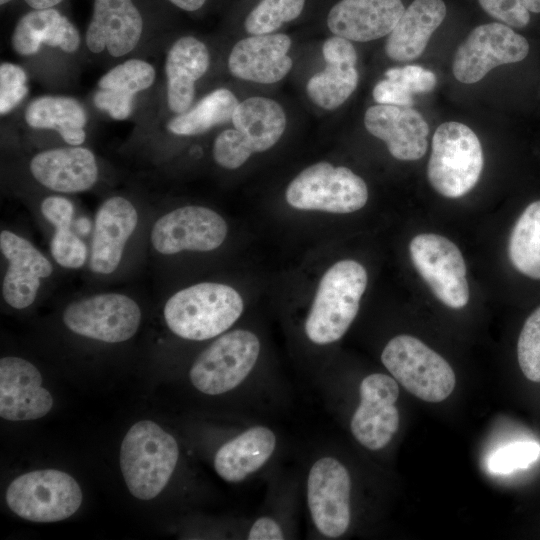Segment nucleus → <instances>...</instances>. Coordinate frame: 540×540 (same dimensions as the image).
<instances>
[{"instance_id":"43","label":"nucleus","mask_w":540,"mask_h":540,"mask_svg":"<svg viewBox=\"0 0 540 540\" xmlns=\"http://www.w3.org/2000/svg\"><path fill=\"white\" fill-rule=\"evenodd\" d=\"M282 523L273 516L262 515L256 518L247 529V540H281L286 538Z\"/></svg>"},{"instance_id":"17","label":"nucleus","mask_w":540,"mask_h":540,"mask_svg":"<svg viewBox=\"0 0 540 540\" xmlns=\"http://www.w3.org/2000/svg\"><path fill=\"white\" fill-rule=\"evenodd\" d=\"M291 39L286 34L252 35L241 39L228 57L230 73L241 80L273 84L291 70L293 61L288 55Z\"/></svg>"},{"instance_id":"47","label":"nucleus","mask_w":540,"mask_h":540,"mask_svg":"<svg viewBox=\"0 0 540 540\" xmlns=\"http://www.w3.org/2000/svg\"><path fill=\"white\" fill-rule=\"evenodd\" d=\"M10 1H12V0H0V4L4 5V4L9 3Z\"/></svg>"},{"instance_id":"3","label":"nucleus","mask_w":540,"mask_h":540,"mask_svg":"<svg viewBox=\"0 0 540 540\" xmlns=\"http://www.w3.org/2000/svg\"><path fill=\"white\" fill-rule=\"evenodd\" d=\"M178 459L175 438L149 420L135 423L121 444L124 481L130 493L141 500H150L165 488Z\"/></svg>"},{"instance_id":"8","label":"nucleus","mask_w":540,"mask_h":540,"mask_svg":"<svg viewBox=\"0 0 540 540\" xmlns=\"http://www.w3.org/2000/svg\"><path fill=\"white\" fill-rule=\"evenodd\" d=\"M287 203L299 210L346 214L365 206V181L344 166L318 162L302 170L288 185Z\"/></svg>"},{"instance_id":"14","label":"nucleus","mask_w":540,"mask_h":540,"mask_svg":"<svg viewBox=\"0 0 540 540\" xmlns=\"http://www.w3.org/2000/svg\"><path fill=\"white\" fill-rule=\"evenodd\" d=\"M529 52L528 41L502 23L477 26L458 47L452 65L455 78L476 83L491 69L522 61Z\"/></svg>"},{"instance_id":"42","label":"nucleus","mask_w":540,"mask_h":540,"mask_svg":"<svg viewBox=\"0 0 540 540\" xmlns=\"http://www.w3.org/2000/svg\"><path fill=\"white\" fill-rule=\"evenodd\" d=\"M40 208L44 218L55 229L70 227L74 208L68 199L61 196H49L42 201Z\"/></svg>"},{"instance_id":"16","label":"nucleus","mask_w":540,"mask_h":540,"mask_svg":"<svg viewBox=\"0 0 540 540\" xmlns=\"http://www.w3.org/2000/svg\"><path fill=\"white\" fill-rule=\"evenodd\" d=\"M53 405L50 392L42 387L39 370L19 357L0 360V416L9 421H27L45 416Z\"/></svg>"},{"instance_id":"34","label":"nucleus","mask_w":540,"mask_h":540,"mask_svg":"<svg viewBox=\"0 0 540 540\" xmlns=\"http://www.w3.org/2000/svg\"><path fill=\"white\" fill-rule=\"evenodd\" d=\"M517 357L527 379L540 383V306L526 319L519 334Z\"/></svg>"},{"instance_id":"25","label":"nucleus","mask_w":540,"mask_h":540,"mask_svg":"<svg viewBox=\"0 0 540 540\" xmlns=\"http://www.w3.org/2000/svg\"><path fill=\"white\" fill-rule=\"evenodd\" d=\"M137 223V210L124 197H111L100 206L95 217L90 258L93 272L106 275L118 268L125 244Z\"/></svg>"},{"instance_id":"28","label":"nucleus","mask_w":540,"mask_h":540,"mask_svg":"<svg viewBox=\"0 0 540 540\" xmlns=\"http://www.w3.org/2000/svg\"><path fill=\"white\" fill-rule=\"evenodd\" d=\"M443 0H414L388 35L385 52L395 61L418 58L446 16Z\"/></svg>"},{"instance_id":"11","label":"nucleus","mask_w":540,"mask_h":540,"mask_svg":"<svg viewBox=\"0 0 540 540\" xmlns=\"http://www.w3.org/2000/svg\"><path fill=\"white\" fill-rule=\"evenodd\" d=\"M409 251L414 267L443 304L458 309L468 303L464 258L452 241L437 234H419L411 240Z\"/></svg>"},{"instance_id":"27","label":"nucleus","mask_w":540,"mask_h":540,"mask_svg":"<svg viewBox=\"0 0 540 540\" xmlns=\"http://www.w3.org/2000/svg\"><path fill=\"white\" fill-rule=\"evenodd\" d=\"M81 43L80 34L71 21L53 8L34 9L17 22L11 46L20 56H32L42 45L75 53Z\"/></svg>"},{"instance_id":"4","label":"nucleus","mask_w":540,"mask_h":540,"mask_svg":"<svg viewBox=\"0 0 540 540\" xmlns=\"http://www.w3.org/2000/svg\"><path fill=\"white\" fill-rule=\"evenodd\" d=\"M231 122L234 128L218 134L212 154L219 166L234 170L252 154L272 148L282 137L287 118L278 102L254 96L239 102Z\"/></svg>"},{"instance_id":"39","label":"nucleus","mask_w":540,"mask_h":540,"mask_svg":"<svg viewBox=\"0 0 540 540\" xmlns=\"http://www.w3.org/2000/svg\"><path fill=\"white\" fill-rule=\"evenodd\" d=\"M385 77L401 83L410 93H428L437 83L435 74L418 65L390 68Z\"/></svg>"},{"instance_id":"29","label":"nucleus","mask_w":540,"mask_h":540,"mask_svg":"<svg viewBox=\"0 0 540 540\" xmlns=\"http://www.w3.org/2000/svg\"><path fill=\"white\" fill-rule=\"evenodd\" d=\"M25 121L35 129H51L71 146H80L86 139L87 114L75 98L45 95L33 99L25 109Z\"/></svg>"},{"instance_id":"5","label":"nucleus","mask_w":540,"mask_h":540,"mask_svg":"<svg viewBox=\"0 0 540 540\" xmlns=\"http://www.w3.org/2000/svg\"><path fill=\"white\" fill-rule=\"evenodd\" d=\"M483 163L480 141L467 125L450 121L438 126L427 176L439 194L458 198L468 193L478 182Z\"/></svg>"},{"instance_id":"38","label":"nucleus","mask_w":540,"mask_h":540,"mask_svg":"<svg viewBox=\"0 0 540 540\" xmlns=\"http://www.w3.org/2000/svg\"><path fill=\"white\" fill-rule=\"evenodd\" d=\"M50 251L59 265L72 269L81 267L87 256L84 242L70 230V227L55 229Z\"/></svg>"},{"instance_id":"35","label":"nucleus","mask_w":540,"mask_h":540,"mask_svg":"<svg viewBox=\"0 0 540 540\" xmlns=\"http://www.w3.org/2000/svg\"><path fill=\"white\" fill-rule=\"evenodd\" d=\"M540 457V444L517 441L494 450L487 459V469L495 475L527 468Z\"/></svg>"},{"instance_id":"40","label":"nucleus","mask_w":540,"mask_h":540,"mask_svg":"<svg viewBox=\"0 0 540 540\" xmlns=\"http://www.w3.org/2000/svg\"><path fill=\"white\" fill-rule=\"evenodd\" d=\"M133 100L134 96L102 89H98L93 96L95 106L115 120H124L131 115Z\"/></svg>"},{"instance_id":"20","label":"nucleus","mask_w":540,"mask_h":540,"mask_svg":"<svg viewBox=\"0 0 540 540\" xmlns=\"http://www.w3.org/2000/svg\"><path fill=\"white\" fill-rule=\"evenodd\" d=\"M364 125L370 134L386 143L390 154L398 160H418L427 151L428 124L411 107L371 106L365 112Z\"/></svg>"},{"instance_id":"22","label":"nucleus","mask_w":540,"mask_h":540,"mask_svg":"<svg viewBox=\"0 0 540 540\" xmlns=\"http://www.w3.org/2000/svg\"><path fill=\"white\" fill-rule=\"evenodd\" d=\"M404 11L402 0H341L330 9L327 26L336 36L368 42L389 35Z\"/></svg>"},{"instance_id":"36","label":"nucleus","mask_w":540,"mask_h":540,"mask_svg":"<svg viewBox=\"0 0 540 540\" xmlns=\"http://www.w3.org/2000/svg\"><path fill=\"white\" fill-rule=\"evenodd\" d=\"M493 18L508 26L523 28L530 22V12L540 13V0H478Z\"/></svg>"},{"instance_id":"44","label":"nucleus","mask_w":540,"mask_h":540,"mask_svg":"<svg viewBox=\"0 0 540 540\" xmlns=\"http://www.w3.org/2000/svg\"><path fill=\"white\" fill-rule=\"evenodd\" d=\"M169 1L185 11H196L204 5L206 0H169Z\"/></svg>"},{"instance_id":"12","label":"nucleus","mask_w":540,"mask_h":540,"mask_svg":"<svg viewBox=\"0 0 540 540\" xmlns=\"http://www.w3.org/2000/svg\"><path fill=\"white\" fill-rule=\"evenodd\" d=\"M63 322L87 338L119 343L130 339L141 322V310L130 297L119 293L97 294L69 304Z\"/></svg>"},{"instance_id":"32","label":"nucleus","mask_w":540,"mask_h":540,"mask_svg":"<svg viewBox=\"0 0 540 540\" xmlns=\"http://www.w3.org/2000/svg\"><path fill=\"white\" fill-rule=\"evenodd\" d=\"M155 78L156 72L150 63L141 59H129L105 73L98 81V89L135 96L150 88Z\"/></svg>"},{"instance_id":"15","label":"nucleus","mask_w":540,"mask_h":540,"mask_svg":"<svg viewBox=\"0 0 540 540\" xmlns=\"http://www.w3.org/2000/svg\"><path fill=\"white\" fill-rule=\"evenodd\" d=\"M227 231V223L217 212L190 205L161 216L150 238L153 247L165 255L184 250L207 252L221 246Z\"/></svg>"},{"instance_id":"9","label":"nucleus","mask_w":540,"mask_h":540,"mask_svg":"<svg viewBox=\"0 0 540 540\" xmlns=\"http://www.w3.org/2000/svg\"><path fill=\"white\" fill-rule=\"evenodd\" d=\"M352 480L346 465L322 455L308 469L305 497L311 523L325 539H338L350 528Z\"/></svg>"},{"instance_id":"31","label":"nucleus","mask_w":540,"mask_h":540,"mask_svg":"<svg viewBox=\"0 0 540 540\" xmlns=\"http://www.w3.org/2000/svg\"><path fill=\"white\" fill-rule=\"evenodd\" d=\"M508 254L517 271L540 279V200L529 204L515 223Z\"/></svg>"},{"instance_id":"33","label":"nucleus","mask_w":540,"mask_h":540,"mask_svg":"<svg viewBox=\"0 0 540 540\" xmlns=\"http://www.w3.org/2000/svg\"><path fill=\"white\" fill-rule=\"evenodd\" d=\"M304 4L305 0H261L247 15L244 28L250 35L271 34L296 19Z\"/></svg>"},{"instance_id":"37","label":"nucleus","mask_w":540,"mask_h":540,"mask_svg":"<svg viewBox=\"0 0 540 540\" xmlns=\"http://www.w3.org/2000/svg\"><path fill=\"white\" fill-rule=\"evenodd\" d=\"M25 70L14 63L0 65V113L5 115L16 108L28 94Z\"/></svg>"},{"instance_id":"7","label":"nucleus","mask_w":540,"mask_h":540,"mask_svg":"<svg viewBox=\"0 0 540 540\" xmlns=\"http://www.w3.org/2000/svg\"><path fill=\"white\" fill-rule=\"evenodd\" d=\"M391 376L417 398L437 403L453 392L455 373L449 363L418 338L393 337L381 353Z\"/></svg>"},{"instance_id":"23","label":"nucleus","mask_w":540,"mask_h":540,"mask_svg":"<svg viewBox=\"0 0 540 540\" xmlns=\"http://www.w3.org/2000/svg\"><path fill=\"white\" fill-rule=\"evenodd\" d=\"M277 446L278 437L270 427L262 424L246 426L217 449L214 469L226 482L246 481L269 463Z\"/></svg>"},{"instance_id":"21","label":"nucleus","mask_w":540,"mask_h":540,"mask_svg":"<svg viewBox=\"0 0 540 540\" xmlns=\"http://www.w3.org/2000/svg\"><path fill=\"white\" fill-rule=\"evenodd\" d=\"M322 54L325 68L308 80L306 92L315 105L334 110L351 96L358 85L357 52L350 40L335 35L325 40Z\"/></svg>"},{"instance_id":"6","label":"nucleus","mask_w":540,"mask_h":540,"mask_svg":"<svg viewBox=\"0 0 540 540\" xmlns=\"http://www.w3.org/2000/svg\"><path fill=\"white\" fill-rule=\"evenodd\" d=\"M261 353L258 336L246 329L219 335L193 362L189 379L206 395H221L245 384Z\"/></svg>"},{"instance_id":"1","label":"nucleus","mask_w":540,"mask_h":540,"mask_svg":"<svg viewBox=\"0 0 540 540\" xmlns=\"http://www.w3.org/2000/svg\"><path fill=\"white\" fill-rule=\"evenodd\" d=\"M367 286L365 268L354 260H341L322 276L304 322L310 342L325 346L340 340L354 321Z\"/></svg>"},{"instance_id":"18","label":"nucleus","mask_w":540,"mask_h":540,"mask_svg":"<svg viewBox=\"0 0 540 540\" xmlns=\"http://www.w3.org/2000/svg\"><path fill=\"white\" fill-rule=\"evenodd\" d=\"M142 31V16L132 0H94L85 42L93 53L107 50L119 58L135 49Z\"/></svg>"},{"instance_id":"41","label":"nucleus","mask_w":540,"mask_h":540,"mask_svg":"<svg viewBox=\"0 0 540 540\" xmlns=\"http://www.w3.org/2000/svg\"><path fill=\"white\" fill-rule=\"evenodd\" d=\"M372 95L378 104L402 107H411L414 104L412 93L401 83L387 78L375 85Z\"/></svg>"},{"instance_id":"24","label":"nucleus","mask_w":540,"mask_h":540,"mask_svg":"<svg viewBox=\"0 0 540 540\" xmlns=\"http://www.w3.org/2000/svg\"><path fill=\"white\" fill-rule=\"evenodd\" d=\"M29 169L42 186L61 193L86 191L98 179L94 154L81 146L41 151L31 159Z\"/></svg>"},{"instance_id":"46","label":"nucleus","mask_w":540,"mask_h":540,"mask_svg":"<svg viewBox=\"0 0 540 540\" xmlns=\"http://www.w3.org/2000/svg\"><path fill=\"white\" fill-rule=\"evenodd\" d=\"M76 226L80 233H87L90 229V222L85 218H80L77 221Z\"/></svg>"},{"instance_id":"10","label":"nucleus","mask_w":540,"mask_h":540,"mask_svg":"<svg viewBox=\"0 0 540 540\" xmlns=\"http://www.w3.org/2000/svg\"><path fill=\"white\" fill-rule=\"evenodd\" d=\"M9 508L33 522H56L73 515L82 503V491L69 474L36 470L14 479L7 488Z\"/></svg>"},{"instance_id":"13","label":"nucleus","mask_w":540,"mask_h":540,"mask_svg":"<svg viewBox=\"0 0 540 540\" xmlns=\"http://www.w3.org/2000/svg\"><path fill=\"white\" fill-rule=\"evenodd\" d=\"M358 392L359 403L350 418V432L364 448L379 451L399 429L398 382L390 375L372 373L361 380Z\"/></svg>"},{"instance_id":"45","label":"nucleus","mask_w":540,"mask_h":540,"mask_svg":"<svg viewBox=\"0 0 540 540\" xmlns=\"http://www.w3.org/2000/svg\"><path fill=\"white\" fill-rule=\"evenodd\" d=\"M62 0H25L33 9H47L59 4Z\"/></svg>"},{"instance_id":"30","label":"nucleus","mask_w":540,"mask_h":540,"mask_svg":"<svg viewBox=\"0 0 540 540\" xmlns=\"http://www.w3.org/2000/svg\"><path fill=\"white\" fill-rule=\"evenodd\" d=\"M238 104V99L230 90L215 89L184 113L171 118L167 129L178 136L203 134L231 120Z\"/></svg>"},{"instance_id":"19","label":"nucleus","mask_w":540,"mask_h":540,"mask_svg":"<svg viewBox=\"0 0 540 540\" xmlns=\"http://www.w3.org/2000/svg\"><path fill=\"white\" fill-rule=\"evenodd\" d=\"M0 249L9 262L3 298L11 307L24 309L35 301L40 279L51 275L52 265L31 242L8 230L0 233Z\"/></svg>"},{"instance_id":"26","label":"nucleus","mask_w":540,"mask_h":540,"mask_svg":"<svg viewBox=\"0 0 540 540\" xmlns=\"http://www.w3.org/2000/svg\"><path fill=\"white\" fill-rule=\"evenodd\" d=\"M210 65L207 46L193 36H183L170 47L165 60L167 103L175 114L187 111L195 97V84Z\"/></svg>"},{"instance_id":"2","label":"nucleus","mask_w":540,"mask_h":540,"mask_svg":"<svg viewBox=\"0 0 540 540\" xmlns=\"http://www.w3.org/2000/svg\"><path fill=\"white\" fill-rule=\"evenodd\" d=\"M244 302L231 286L203 282L172 295L164 306L168 328L180 338L193 341L219 336L240 318Z\"/></svg>"}]
</instances>
